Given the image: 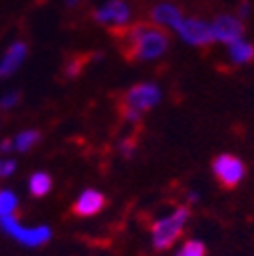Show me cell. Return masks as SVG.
Instances as JSON below:
<instances>
[{"mask_svg": "<svg viewBox=\"0 0 254 256\" xmlns=\"http://www.w3.org/2000/svg\"><path fill=\"white\" fill-rule=\"evenodd\" d=\"M126 61H150L161 57L171 43L169 33L156 22H134L130 26H110Z\"/></svg>", "mask_w": 254, "mask_h": 256, "instance_id": "cell-1", "label": "cell"}, {"mask_svg": "<svg viewBox=\"0 0 254 256\" xmlns=\"http://www.w3.org/2000/svg\"><path fill=\"white\" fill-rule=\"evenodd\" d=\"M24 57H26V45L24 43H12L6 49L2 61H0V78H6L10 74H14L20 68Z\"/></svg>", "mask_w": 254, "mask_h": 256, "instance_id": "cell-10", "label": "cell"}, {"mask_svg": "<svg viewBox=\"0 0 254 256\" xmlns=\"http://www.w3.org/2000/svg\"><path fill=\"white\" fill-rule=\"evenodd\" d=\"M30 194H33L35 198H43L49 194L51 189V177L47 173H35L33 177H30Z\"/></svg>", "mask_w": 254, "mask_h": 256, "instance_id": "cell-13", "label": "cell"}, {"mask_svg": "<svg viewBox=\"0 0 254 256\" xmlns=\"http://www.w3.org/2000/svg\"><path fill=\"white\" fill-rule=\"evenodd\" d=\"M66 2H68L70 6H74V4H78V2H82V0H66Z\"/></svg>", "mask_w": 254, "mask_h": 256, "instance_id": "cell-21", "label": "cell"}, {"mask_svg": "<svg viewBox=\"0 0 254 256\" xmlns=\"http://www.w3.org/2000/svg\"><path fill=\"white\" fill-rule=\"evenodd\" d=\"M2 228L14 236L18 242L26 244V246H39V244H45L49 238H51V232L49 228H35V230H24L18 226V220L10 214V216H2Z\"/></svg>", "mask_w": 254, "mask_h": 256, "instance_id": "cell-5", "label": "cell"}, {"mask_svg": "<svg viewBox=\"0 0 254 256\" xmlns=\"http://www.w3.org/2000/svg\"><path fill=\"white\" fill-rule=\"evenodd\" d=\"M94 18L108 26H122L130 18V8L124 0H108V2L94 12Z\"/></svg>", "mask_w": 254, "mask_h": 256, "instance_id": "cell-8", "label": "cell"}, {"mask_svg": "<svg viewBox=\"0 0 254 256\" xmlns=\"http://www.w3.org/2000/svg\"><path fill=\"white\" fill-rule=\"evenodd\" d=\"M106 206H108V198L104 194H100V191H96V189H88L86 194L74 204L72 214L78 216V218H92V216L100 214Z\"/></svg>", "mask_w": 254, "mask_h": 256, "instance_id": "cell-9", "label": "cell"}, {"mask_svg": "<svg viewBox=\"0 0 254 256\" xmlns=\"http://www.w3.org/2000/svg\"><path fill=\"white\" fill-rule=\"evenodd\" d=\"M206 254H208V248H206L204 242H200V240H187L175 256H206Z\"/></svg>", "mask_w": 254, "mask_h": 256, "instance_id": "cell-16", "label": "cell"}, {"mask_svg": "<svg viewBox=\"0 0 254 256\" xmlns=\"http://www.w3.org/2000/svg\"><path fill=\"white\" fill-rule=\"evenodd\" d=\"M161 98V92L152 84H136L116 98V110L122 120L138 122L144 112H148Z\"/></svg>", "mask_w": 254, "mask_h": 256, "instance_id": "cell-2", "label": "cell"}, {"mask_svg": "<svg viewBox=\"0 0 254 256\" xmlns=\"http://www.w3.org/2000/svg\"><path fill=\"white\" fill-rule=\"evenodd\" d=\"M152 20L161 26H173L179 28V24L183 22V16L179 12V8L171 6V4H158L152 8Z\"/></svg>", "mask_w": 254, "mask_h": 256, "instance_id": "cell-11", "label": "cell"}, {"mask_svg": "<svg viewBox=\"0 0 254 256\" xmlns=\"http://www.w3.org/2000/svg\"><path fill=\"white\" fill-rule=\"evenodd\" d=\"M16 210V198L10 191H0V216H10Z\"/></svg>", "mask_w": 254, "mask_h": 256, "instance_id": "cell-17", "label": "cell"}, {"mask_svg": "<svg viewBox=\"0 0 254 256\" xmlns=\"http://www.w3.org/2000/svg\"><path fill=\"white\" fill-rule=\"evenodd\" d=\"M212 171L224 189H236L246 175L244 163L234 154H220L212 165Z\"/></svg>", "mask_w": 254, "mask_h": 256, "instance_id": "cell-4", "label": "cell"}, {"mask_svg": "<svg viewBox=\"0 0 254 256\" xmlns=\"http://www.w3.org/2000/svg\"><path fill=\"white\" fill-rule=\"evenodd\" d=\"M177 33L192 45H210L214 43V33H212V24H206L204 20L200 18H183V22L179 24Z\"/></svg>", "mask_w": 254, "mask_h": 256, "instance_id": "cell-6", "label": "cell"}, {"mask_svg": "<svg viewBox=\"0 0 254 256\" xmlns=\"http://www.w3.org/2000/svg\"><path fill=\"white\" fill-rule=\"evenodd\" d=\"M0 175H2V163H0Z\"/></svg>", "mask_w": 254, "mask_h": 256, "instance_id": "cell-22", "label": "cell"}, {"mask_svg": "<svg viewBox=\"0 0 254 256\" xmlns=\"http://www.w3.org/2000/svg\"><path fill=\"white\" fill-rule=\"evenodd\" d=\"M88 59H90V55H82V53L70 57V59L66 61V68H63V72H66V78H70V80L78 78V76L82 74L84 66L88 63Z\"/></svg>", "mask_w": 254, "mask_h": 256, "instance_id": "cell-14", "label": "cell"}, {"mask_svg": "<svg viewBox=\"0 0 254 256\" xmlns=\"http://www.w3.org/2000/svg\"><path fill=\"white\" fill-rule=\"evenodd\" d=\"M212 33H214V39L216 41H222V43H236L242 39V33H244V24L240 18L236 16H230V14H220L216 16L214 24H212Z\"/></svg>", "mask_w": 254, "mask_h": 256, "instance_id": "cell-7", "label": "cell"}, {"mask_svg": "<svg viewBox=\"0 0 254 256\" xmlns=\"http://www.w3.org/2000/svg\"><path fill=\"white\" fill-rule=\"evenodd\" d=\"M14 167H16V165H14V161H6V163L2 165V177L10 175V173L14 171Z\"/></svg>", "mask_w": 254, "mask_h": 256, "instance_id": "cell-19", "label": "cell"}, {"mask_svg": "<svg viewBox=\"0 0 254 256\" xmlns=\"http://www.w3.org/2000/svg\"><path fill=\"white\" fill-rule=\"evenodd\" d=\"M10 142H12V140H4V142H2V146H0V148H2L4 152H6V150H10V148L14 146V144H10Z\"/></svg>", "mask_w": 254, "mask_h": 256, "instance_id": "cell-20", "label": "cell"}, {"mask_svg": "<svg viewBox=\"0 0 254 256\" xmlns=\"http://www.w3.org/2000/svg\"><path fill=\"white\" fill-rule=\"evenodd\" d=\"M18 100H20L18 92H10L8 96H4V98H2V102H0V104H2V108H10V106H14Z\"/></svg>", "mask_w": 254, "mask_h": 256, "instance_id": "cell-18", "label": "cell"}, {"mask_svg": "<svg viewBox=\"0 0 254 256\" xmlns=\"http://www.w3.org/2000/svg\"><path fill=\"white\" fill-rule=\"evenodd\" d=\"M230 59L236 66H244V63H252L254 61V45L248 41H236L230 45Z\"/></svg>", "mask_w": 254, "mask_h": 256, "instance_id": "cell-12", "label": "cell"}, {"mask_svg": "<svg viewBox=\"0 0 254 256\" xmlns=\"http://www.w3.org/2000/svg\"><path fill=\"white\" fill-rule=\"evenodd\" d=\"M192 212L189 208H177L171 216L163 218L154 222L150 226V236H152V246L154 250H167L171 248L183 234V228H185V222L189 220Z\"/></svg>", "mask_w": 254, "mask_h": 256, "instance_id": "cell-3", "label": "cell"}, {"mask_svg": "<svg viewBox=\"0 0 254 256\" xmlns=\"http://www.w3.org/2000/svg\"><path fill=\"white\" fill-rule=\"evenodd\" d=\"M39 140H41V132H39V130H24V132H20V134L16 136L14 148L20 150V152H24V150H28L30 146H35Z\"/></svg>", "mask_w": 254, "mask_h": 256, "instance_id": "cell-15", "label": "cell"}]
</instances>
